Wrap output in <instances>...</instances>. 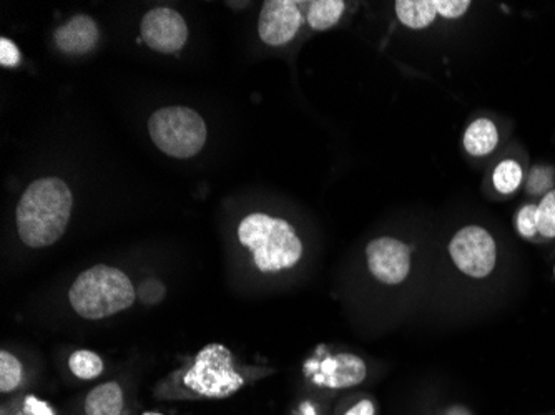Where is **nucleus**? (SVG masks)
Instances as JSON below:
<instances>
[{
	"instance_id": "13",
	"label": "nucleus",
	"mask_w": 555,
	"mask_h": 415,
	"mask_svg": "<svg viewBox=\"0 0 555 415\" xmlns=\"http://www.w3.org/2000/svg\"><path fill=\"white\" fill-rule=\"evenodd\" d=\"M498 128L488 118L473 121L464 133V148L474 157L489 155L498 146Z\"/></svg>"
},
{
	"instance_id": "10",
	"label": "nucleus",
	"mask_w": 555,
	"mask_h": 415,
	"mask_svg": "<svg viewBox=\"0 0 555 415\" xmlns=\"http://www.w3.org/2000/svg\"><path fill=\"white\" fill-rule=\"evenodd\" d=\"M302 24V15L296 2L268 0L261 9L258 33L268 46H285L295 39Z\"/></svg>"
},
{
	"instance_id": "26",
	"label": "nucleus",
	"mask_w": 555,
	"mask_h": 415,
	"mask_svg": "<svg viewBox=\"0 0 555 415\" xmlns=\"http://www.w3.org/2000/svg\"><path fill=\"white\" fill-rule=\"evenodd\" d=\"M296 415H321L320 408L318 405H314L313 402H302L299 405L298 411H296Z\"/></svg>"
},
{
	"instance_id": "4",
	"label": "nucleus",
	"mask_w": 555,
	"mask_h": 415,
	"mask_svg": "<svg viewBox=\"0 0 555 415\" xmlns=\"http://www.w3.org/2000/svg\"><path fill=\"white\" fill-rule=\"evenodd\" d=\"M137 289L124 271L96 264L77 276L68 301L83 320L99 321L121 313L135 302Z\"/></svg>"
},
{
	"instance_id": "14",
	"label": "nucleus",
	"mask_w": 555,
	"mask_h": 415,
	"mask_svg": "<svg viewBox=\"0 0 555 415\" xmlns=\"http://www.w3.org/2000/svg\"><path fill=\"white\" fill-rule=\"evenodd\" d=\"M396 15L410 29H426L436 21L435 0H398Z\"/></svg>"
},
{
	"instance_id": "22",
	"label": "nucleus",
	"mask_w": 555,
	"mask_h": 415,
	"mask_svg": "<svg viewBox=\"0 0 555 415\" xmlns=\"http://www.w3.org/2000/svg\"><path fill=\"white\" fill-rule=\"evenodd\" d=\"M137 298L145 304H157L162 299L165 298V286L162 281L158 280H146L140 284L139 291H137Z\"/></svg>"
},
{
	"instance_id": "24",
	"label": "nucleus",
	"mask_w": 555,
	"mask_h": 415,
	"mask_svg": "<svg viewBox=\"0 0 555 415\" xmlns=\"http://www.w3.org/2000/svg\"><path fill=\"white\" fill-rule=\"evenodd\" d=\"M14 415H54L52 407L47 402L37 401L36 398H27L22 402L21 407L14 412Z\"/></svg>"
},
{
	"instance_id": "6",
	"label": "nucleus",
	"mask_w": 555,
	"mask_h": 415,
	"mask_svg": "<svg viewBox=\"0 0 555 415\" xmlns=\"http://www.w3.org/2000/svg\"><path fill=\"white\" fill-rule=\"evenodd\" d=\"M449 255L457 270L474 280H485L498 263V246L491 233L481 226L457 231L449 243Z\"/></svg>"
},
{
	"instance_id": "25",
	"label": "nucleus",
	"mask_w": 555,
	"mask_h": 415,
	"mask_svg": "<svg viewBox=\"0 0 555 415\" xmlns=\"http://www.w3.org/2000/svg\"><path fill=\"white\" fill-rule=\"evenodd\" d=\"M0 64L4 67H15L21 64V52L11 40H0Z\"/></svg>"
},
{
	"instance_id": "21",
	"label": "nucleus",
	"mask_w": 555,
	"mask_h": 415,
	"mask_svg": "<svg viewBox=\"0 0 555 415\" xmlns=\"http://www.w3.org/2000/svg\"><path fill=\"white\" fill-rule=\"evenodd\" d=\"M336 415H376V404L370 398L351 399L336 407Z\"/></svg>"
},
{
	"instance_id": "5",
	"label": "nucleus",
	"mask_w": 555,
	"mask_h": 415,
	"mask_svg": "<svg viewBox=\"0 0 555 415\" xmlns=\"http://www.w3.org/2000/svg\"><path fill=\"white\" fill-rule=\"evenodd\" d=\"M149 132L162 152L182 160L195 157L207 142L204 118L186 107H168L155 112L149 120Z\"/></svg>"
},
{
	"instance_id": "16",
	"label": "nucleus",
	"mask_w": 555,
	"mask_h": 415,
	"mask_svg": "<svg viewBox=\"0 0 555 415\" xmlns=\"http://www.w3.org/2000/svg\"><path fill=\"white\" fill-rule=\"evenodd\" d=\"M68 367L77 379L93 380L104 374V361L89 349L75 351L68 359Z\"/></svg>"
},
{
	"instance_id": "1",
	"label": "nucleus",
	"mask_w": 555,
	"mask_h": 415,
	"mask_svg": "<svg viewBox=\"0 0 555 415\" xmlns=\"http://www.w3.org/2000/svg\"><path fill=\"white\" fill-rule=\"evenodd\" d=\"M70 189L61 178H42L30 183L17 205V231L29 248H47L64 236L70 220Z\"/></svg>"
},
{
	"instance_id": "2",
	"label": "nucleus",
	"mask_w": 555,
	"mask_h": 415,
	"mask_svg": "<svg viewBox=\"0 0 555 415\" xmlns=\"http://www.w3.org/2000/svg\"><path fill=\"white\" fill-rule=\"evenodd\" d=\"M248 384V376L233 364L232 354L223 346L202 349L192 366L171 377L168 386L157 391L162 399H224L236 394Z\"/></svg>"
},
{
	"instance_id": "23",
	"label": "nucleus",
	"mask_w": 555,
	"mask_h": 415,
	"mask_svg": "<svg viewBox=\"0 0 555 415\" xmlns=\"http://www.w3.org/2000/svg\"><path fill=\"white\" fill-rule=\"evenodd\" d=\"M436 11L444 18H460L469 9V0H435Z\"/></svg>"
},
{
	"instance_id": "3",
	"label": "nucleus",
	"mask_w": 555,
	"mask_h": 415,
	"mask_svg": "<svg viewBox=\"0 0 555 415\" xmlns=\"http://www.w3.org/2000/svg\"><path fill=\"white\" fill-rule=\"evenodd\" d=\"M238 239L251 255L261 273L292 270L302 256V242L295 228L282 218L248 215L238 226Z\"/></svg>"
},
{
	"instance_id": "15",
	"label": "nucleus",
	"mask_w": 555,
	"mask_h": 415,
	"mask_svg": "<svg viewBox=\"0 0 555 415\" xmlns=\"http://www.w3.org/2000/svg\"><path fill=\"white\" fill-rule=\"evenodd\" d=\"M345 12L343 0H317L308 8V22L314 30H327L335 27Z\"/></svg>"
},
{
	"instance_id": "9",
	"label": "nucleus",
	"mask_w": 555,
	"mask_h": 415,
	"mask_svg": "<svg viewBox=\"0 0 555 415\" xmlns=\"http://www.w3.org/2000/svg\"><path fill=\"white\" fill-rule=\"evenodd\" d=\"M367 268L382 283L395 286L410 276L411 251L399 239L377 238L366 246Z\"/></svg>"
},
{
	"instance_id": "17",
	"label": "nucleus",
	"mask_w": 555,
	"mask_h": 415,
	"mask_svg": "<svg viewBox=\"0 0 555 415\" xmlns=\"http://www.w3.org/2000/svg\"><path fill=\"white\" fill-rule=\"evenodd\" d=\"M24 380V369L21 361L9 351L0 352V391L11 394L17 391Z\"/></svg>"
},
{
	"instance_id": "20",
	"label": "nucleus",
	"mask_w": 555,
	"mask_h": 415,
	"mask_svg": "<svg viewBox=\"0 0 555 415\" xmlns=\"http://www.w3.org/2000/svg\"><path fill=\"white\" fill-rule=\"evenodd\" d=\"M517 231L527 239L538 236V205H526L517 215Z\"/></svg>"
},
{
	"instance_id": "27",
	"label": "nucleus",
	"mask_w": 555,
	"mask_h": 415,
	"mask_svg": "<svg viewBox=\"0 0 555 415\" xmlns=\"http://www.w3.org/2000/svg\"><path fill=\"white\" fill-rule=\"evenodd\" d=\"M442 415H474L469 408L464 407V405H451V407L446 408L444 414Z\"/></svg>"
},
{
	"instance_id": "8",
	"label": "nucleus",
	"mask_w": 555,
	"mask_h": 415,
	"mask_svg": "<svg viewBox=\"0 0 555 415\" xmlns=\"http://www.w3.org/2000/svg\"><path fill=\"white\" fill-rule=\"evenodd\" d=\"M142 39L152 50L160 54L179 52L189 39L185 18L170 8H157L143 15Z\"/></svg>"
},
{
	"instance_id": "18",
	"label": "nucleus",
	"mask_w": 555,
	"mask_h": 415,
	"mask_svg": "<svg viewBox=\"0 0 555 415\" xmlns=\"http://www.w3.org/2000/svg\"><path fill=\"white\" fill-rule=\"evenodd\" d=\"M494 186L498 192L513 193L519 189L520 181H522V168L519 164L513 160L502 161L494 170Z\"/></svg>"
},
{
	"instance_id": "28",
	"label": "nucleus",
	"mask_w": 555,
	"mask_h": 415,
	"mask_svg": "<svg viewBox=\"0 0 555 415\" xmlns=\"http://www.w3.org/2000/svg\"><path fill=\"white\" fill-rule=\"evenodd\" d=\"M145 415H162V414H145Z\"/></svg>"
},
{
	"instance_id": "19",
	"label": "nucleus",
	"mask_w": 555,
	"mask_h": 415,
	"mask_svg": "<svg viewBox=\"0 0 555 415\" xmlns=\"http://www.w3.org/2000/svg\"><path fill=\"white\" fill-rule=\"evenodd\" d=\"M538 235L545 239L555 238V190L538 205Z\"/></svg>"
},
{
	"instance_id": "11",
	"label": "nucleus",
	"mask_w": 555,
	"mask_h": 415,
	"mask_svg": "<svg viewBox=\"0 0 555 415\" xmlns=\"http://www.w3.org/2000/svg\"><path fill=\"white\" fill-rule=\"evenodd\" d=\"M99 42V27L93 18L77 15L55 33V43L68 55H83Z\"/></svg>"
},
{
	"instance_id": "12",
	"label": "nucleus",
	"mask_w": 555,
	"mask_h": 415,
	"mask_svg": "<svg viewBox=\"0 0 555 415\" xmlns=\"http://www.w3.org/2000/svg\"><path fill=\"white\" fill-rule=\"evenodd\" d=\"M125 408L124 389L118 382L96 386L83 402L86 415H121Z\"/></svg>"
},
{
	"instance_id": "7",
	"label": "nucleus",
	"mask_w": 555,
	"mask_h": 415,
	"mask_svg": "<svg viewBox=\"0 0 555 415\" xmlns=\"http://www.w3.org/2000/svg\"><path fill=\"white\" fill-rule=\"evenodd\" d=\"M305 374L314 386L330 391H343L360 386L367 376L363 359L349 352L314 358L305 364Z\"/></svg>"
}]
</instances>
